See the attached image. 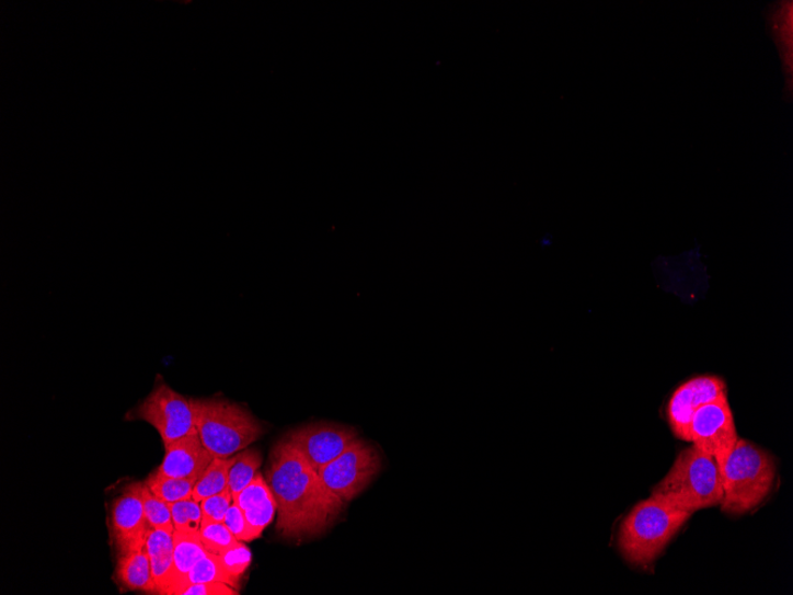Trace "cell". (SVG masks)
Returning <instances> with one entry per match:
<instances>
[{"label":"cell","mask_w":793,"mask_h":595,"mask_svg":"<svg viewBox=\"0 0 793 595\" xmlns=\"http://www.w3.org/2000/svg\"><path fill=\"white\" fill-rule=\"evenodd\" d=\"M265 480L277 502V530L286 538L318 536L332 526L344 502L283 438L272 450Z\"/></svg>","instance_id":"obj_1"},{"label":"cell","mask_w":793,"mask_h":595,"mask_svg":"<svg viewBox=\"0 0 793 595\" xmlns=\"http://www.w3.org/2000/svg\"><path fill=\"white\" fill-rule=\"evenodd\" d=\"M651 497L690 515L720 505L724 491L716 460L693 445L682 450Z\"/></svg>","instance_id":"obj_2"},{"label":"cell","mask_w":793,"mask_h":595,"mask_svg":"<svg viewBox=\"0 0 793 595\" xmlns=\"http://www.w3.org/2000/svg\"><path fill=\"white\" fill-rule=\"evenodd\" d=\"M720 472L724 491L722 513L744 515L768 497L777 467L769 451L739 438Z\"/></svg>","instance_id":"obj_3"},{"label":"cell","mask_w":793,"mask_h":595,"mask_svg":"<svg viewBox=\"0 0 793 595\" xmlns=\"http://www.w3.org/2000/svg\"><path fill=\"white\" fill-rule=\"evenodd\" d=\"M690 517L654 497L636 504L621 524L618 540L621 556L633 565L653 563Z\"/></svg>","instance_id":"obj_4"},{"label":"cell","mask_w":793,"mask_h":595,"mask_svg":"<svg viewBox=\"0 0 793 595\" xmlns=\"http://www.w3.org/2000/svg\"><path fill=\"white\" fill-rule=\"evenodd\" d=\"M196 430L211 456L228 459L264 434L262 423L248 409L226 400H193Z\"/></svg>","instance_id":"obj_5"},{"label":"cell","mask_w":793,"mask_h":595,"mask_svg":"<svg viewBox=\"0 0 793 595\" xmlns=\"http://www.w3.org/2000/svg\"><path fill=\"white\" fill-rule=\"evenodd\" d=\"M129 415L158 431L164 447L197 433L193 399L179 393L164 381L156 382L152 391Z\"/></svg>","instance_id":"obj_6"},{"label":"cell","mask_w":793,"mask_h":595,"mask_svg":"<svg viewBox=\"0 0 793 595\" xmlns=\"http://www.w3.org/2000/svg\"><path fill=\"white\" fill-rule=\"evenodd\" d=\"M380 469L377 449L358 438L342 456L323 466L319 474L324 485L345 503L356 499Z\"/></svg>","instance_id":"obj_7"},{"label":"cell","mask_w":793,"mask_h":595,"mask_svg":"<svg viewBox=\"0 0 793 595\" xmlns=\"http://www.w3.org/2000/svg\"><path fill=\"white\" fill-rule=\"evenodd\" d=\"M738 440L728 397L701 407L693 415L690 443L712 456L720 471Z\"/></svg>","instance_id":"obj_8"},{"label":"cell","mask_w":793,"mask_h":595,"mask_svg":"<svg viewBox=\"0 0 793 595\" xmlns=\"http://www.w3.org/2000/svg\"><path fill=\"white\" fill-rule=\"evenodd\" d=\"M286 440L319 472L356 440V430L336 423H311L291 431Z\"/></svg>","instance_id":"obj_9"},{"label":"cell","mask_w":793,"mask_h":595,"mask_svg":"<svg viewBox=\"0 0 793 595\" xmlns=\"http://www.w3.org/2000/svg\"><path fill=\"white\" fill-rule=\"evenodd\" d=\"M143 483L126 487L113 501L111 510V538L118 554L146 547L149 523L145 513Z\"/></svg>","instance_id":"obj_10"},{"label":"cell","mask_w":793,"mask_h":595,"mask_svg":"<svg viewBox=\"0 0 793 595\" xmlns=\"http://www.w3.org/2000/svg\"><path fill=\"white\" fill-rule=\"evenodd\" d=\"M727 397L725 381L717 376H699L683 382L673 393L668 405V419L674 434L690 443V424L698 410Z\"/></svg>","instance_id":"obj_11"},{"label":"cell","mask_w":793,"mask_h":595,"mask_svg":"<svg viewBox=\"0 0 793 595\" xmlns=\"http://www.w3.org/2000/svg\"><path fill=\"white\" fill-rule=\"evenodd\" d=\"M214 459L196 433L166 446L163 462L156 471L166 477L197 481Z\"/></svg>","instance_id":"obj_12"},{"label":"cell","mask_w":793,"mask_h":595,"mask_svg":"<svg viewBox=\"0 0 793 595\" xmlns=\"http://www.w3.org/2000/svg\"><path fill=\"white\" fill-rule=\"evenodd\" d=\"M234 503L243 510L245 518L257 538L271 526L278 507L273 491L260 472L237 495Z\"/></svg>","instance_id":"obj_13"},{"label":"cell","mask_w":793,"mask_h":595,"mask_svg":"<svg viewBox=\"0 0 793 595\" xmlns=\"http://www.w3.org/2000/svg\"><path fill=\"white\" fill-rule=\"evenodd\" d=\"M207 556L198 533L174 531V565L164 595H181L188 587L193 567Z\"/></svg>","instance_id":"obj_14"},{"label":"cell","mask_w":793,"mask_h":595,"mask_svg":"<svg viewBox=\"0 0 793 595\" xmlns=\"http://www.w3.org/2000/svg\"><path fill=\"white\" fill-rule=\"evenodd\" d=\"M146 548L158 594H165L174 565V533L150 529Z\"/></svg>","instance_id":"obj_15"},{"label":"cell","mask_w":793,"mask_h":595,"mask_svg":"<svg viewBox=\"0 0 793 595\" xmlns=\"http://www.w3.org/2000/svg\"><path fill=\"white\" fill-rule=\"evenodd\" d=\"M116 579L127 591L158 594L147 548L118 554Z\"/></svg>","instance_id":"obj_16"},{"label":"cell","mask_w":793,"mask_h":595,"mask_svg":"<svg viewBox=\"0 0 793 595\" xmlns=\"http://www.w3.org/2000/svg\"><path fill=\"white\" fill-rule=\"evenodd\" d=\"M234 458H215L200 479L196 481L193 500L202 503L211 495L229 490V473Z\"/></svg>","instance_id":"obj_17"},{"label":"cell","mask_w":793,"mask_h":595,"mask_svg":"<svg viewBox=\"0 0 793 595\" xmlns=\"http://www.w3.org/2000/svg\"><path fill=\"white\" fill-rule=\"evenodd\" d=\"M145 483L159 499L169 504H173L193 499L196 480L166 477L154 471L148 477Z\"/></svg>","instance_id":"obj_18"},{"label":"cell","mask_w":793,"mask_h":595,"mask_svg":"<svg viewBox=\"0 0 793 595\" xmlns=\"http://www.w3.org/2000/svg\"><path fill=\"white\" fill-rule=\"evenodd\" d=\"M262 464L261 451L254 448H246L234 457L229 473V490L232 493L233 501L256 477Z\"/></svg>","instance_id":"obj_19"},{"label":"cell","mask_w":793,"mask_h":595,"mask_svg":"<svg viewBox=\"0 0 793 595\" xmlns=\"http://www.w3.org/2000/svg\"><path fill=\"white\" fill-rule=\"evenodd\" d=\"M141 495H143L145 513L150 529H163L174 533L175 527L170 504L153 494L146 483L141 487Z\"/></svg>","instance_id":"obj_20"},{"label":"cell","mask_w":793,"mask_h":595,"mask_svg":"<svg viewBox=\"0 0 793 595\" xmlns=\"http://www.w3.org/2000/svg\"><path fill=\"white\" fill-rule=\"evenodd\" d=\"M198 534H200L207 552L214 556H220L242 543L237 540L223 522H203Z\"/></svg>","instance_id":"obj_21"},{"label":"cell","mask_w":793,"mask_h":595,"mask_svg":"<svg viewBox=\"0 0 793 595\" xmlns=\"http://www.w3.org/2000/svg\"><path fill=\"white\" fill-rule=\"evenodd\" d=\"M223 571L230 576L233 587L239 588L240 579L243 577L252 561V554L245 542L216 556Z\"/></svg>","instance_id":"obj_22"},{"label":"cell","mask_w":793,"mask_h":595,"mask_svg":"<svg viewBox=\"0 0 793 595\" xmlns=\"http://www.w3.org/2000/svg\"><path fill=\"white\" fill-rule=\"evenodd\" d=\"M204 583H223L233 587L230 576L223 571L217 557L210 552L193 567L188 575V586Z\"/></svg>","instance_id":"obj_23"},{"label":"cell","mask_w":793,"mask_h":595,"mask_svg":"<svg viewBox=\"0 0 793 595\" xmlns=\"http://www.w3.org/2000/svg\"><path fill=\"white\" fill-rule=\"evenodd\" d=\"M175 530L184 533H198L203 524V510L200 503L192 500L170 504Z\"/></svg>","instance_id":"obj_24"},{"label":"cell","mask_w":793,"mask_h":595,"mask_svg":"<svg viewBox=\"0 0 793 595\" xmlns=\"http://www.w3.org/2000/svg\"><path fill=\"white\" fill-rule=\"evenodd\" d=\"M234 503L230 490L211 495L204 500L200 505L203 510V522H223L226 514Z\"/></svg>","instance_id":"obj_25"},{"label":"cell","mask_w":793,"mask_h":595,"mask_svg":"<svg viewBox=\"0 0 793 595\" xmlns=\"http://www.w3.org/2000/svg\"><path fill=\"white\" fill-rule=\"evenodd\" d=\"M223 523L226 527L232 533V535L240 542H251L256 540L257 536L254 535L253 530L248 523L243 510L240 508L235 503L231 505L228 514H226Z\"/></svg>","instance_id":"obj_26"},{"label":"cell","mask_w":793,"mask_h":595,"mask_svg":"<svg viewBox=\"0 0 793 595\" xmlns=\"http://www.w3.org/2000/svg\"><path fill=\"white\" fill-rule=\"evenodd\" d=\"M238 590L223 583H204L188 586L181 595H238Z\"/></svg>","instance_id":"obj_27"}]
</instances>
